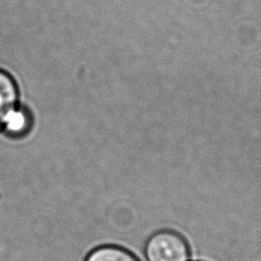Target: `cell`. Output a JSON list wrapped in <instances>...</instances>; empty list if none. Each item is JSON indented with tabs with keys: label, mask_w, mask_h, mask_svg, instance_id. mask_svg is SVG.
Here are the masks:
<instances>
[{
	"label": "cell",
	"mask_w": 261,
	"mask_h": 261,
	"mask_svg": "<svg viewBox=\"0 0 261 261\" xmlns=\"http://www.w3.org/2000/svg\"><path fill=\"white\" fill-rule=\"evenodd\" d=\"M20 107L17 83L8 71L0 68V132Z\"/></svg>",
	"instance_id": "7a4b0ae2"
},
{
	"label": "cell",
	"mask_w": 261,
	"mask_h": 261,
	"mask_svg": "<svg viewBox=\"0 0 261 261\" xmlns=\"http://www.w3.org/2000/svg\"><path fill=\"white\" fill-rule=\"evenodd\" d=\"M85 261H140V259L122 247L104 245L92 250Z\"/></svg>",
	"instance_id": "3957f363"
},
{
	"label": "cell",
	"mask_w": 261,
	"mask_h": 261,
	"mask_svg": "<svg viewBox=\"0 0 261 261\" xmlns=\"http://www.w3.org/2000/svg\"><path fill=\"white\" fill-rule=\"evenodd\" d=\"M32 116L29 109L23 105L11 116L4 125L2 133L14 139H19L28 135L32 128Z\"/></svg>",
	"instance_id": "277c9868"
},
{
	"label": "cell",
	"mask_w": 261,
	"mask_h": 261,
	"mask_svg": "<svg viewBox=\"0 0 261 261\" xmlns=\"http://www.w3.org/2000/svg\"><path fill=\"white\" fill-rule=\"evenodd\" d=\"M147 261H189L191 249L186 238L172 229L154 232L144 248Z\"/></svg>",
	"instance_id": "6da1fadb"
}]
</instances>
